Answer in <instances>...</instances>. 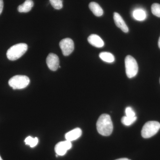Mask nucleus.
Listing matches in <instances>:
<instances>
[{"label": "nucleus", "instance_id": "4be33fe9", "mask_svg": "<svg viewBox=\"0 0 160 160\" xmlns=\"http://www.w3.org/2000/svg\"><path fill=\"white\" fill-rule=\"evenodd\" d=\"M115 160H130L129 159L127 158H122L118 159Z\"/></svg>", "mask_w": 160, "mask_h": 160}, {"label": "nucleus", "instance_id": "9d476101", "mask_svg": "<svg viewBox=\"0 0 160 160\" xmlns=\"http://www.w3.org/2000/svg\"><path fill=\"white\" fill-rule=\"evenodd\" d=\"M89 44L97 48H102L104 46V42L102 39L96 34H91L88 38Z\"/></svg>", "mask_w": 160, "mask_h": 160}, {"label": "nucleus", "instance_id": "f3484780", "mask_svg": "<svg viewBox=\"0 0 160 160\" xmlns=\"http://www.w3.org/2000/svg\"><path fill=\"white\" fill-rule=\"evenodd\" d=\"M137 118L134 117L133 118L128 117L124 116L122 118V122L123 125L126 126H129L133 124L136 122Z\"/></svg>", "mask_w": 160, "mask_h": 160}, {"label": "nucleus", "instance_id": "0eeeda50", "mask_svg": "<svg viewBox=\"0 0 160 160\" xmlns=\"http://www.w3.org/2000/svg\"><path fill=\"white\" fill-rule=\"evenodd\" d=\"M72 144L70 141L66 140L59 142L55 147V151L58 156H63L66 154L68 150L71 149Z\"/></svg>", "mask_w": 160, "mask_h": 160}, {"label": "nucleus", "instance_id": "39448f33", "mask_svg": "<svg viewBox=\"0 0 160 160\" xmlns=\"http://www.w3.org/2000/svg\"><path fill=\"white\" fill-rule=\"evenodd\" d=\"M125 67L126 75L129 78L134 77L138 71V66L136 60L130 55H128L125 58Z\"/></svg>", "mask_w": 160, "mask_h": 160}, {"label": "nucleus", "instance_id": "ddd939ff", "mask_svg": "<svg viewBox=\"0 0 160 160\" xmlns=\"http://www.w3.org/2000/svg\"><path fill=\"white\" fill-rule=\"evenodd\" d=\"M89 8L96 16L101 17L103 14L102 9L97 3L91 2L89 3Z\"/></svg>", "mask_w": 160, "mask_h": 160}, {"label": "nucleus", "instance_id": "f8f14e48", "mask_svg": "<svg viewBox=\"0 0 160 160\" xmlns=\"http://www.w3.org/2000/svg\"><path fill=\"white\" fill-rule=\"evenodd\" d=\"M33 2L32 0H26L22 5L18 7V10L20 12H28L33 7Z\"/></svg>", "mask_w": 160, "mask_h": 160}, {"label": "nucleus", "instance_id": "5701e85b", "mask_svg": "<svg viewBox=\"0 0 160 160\" xmlns=\"http://www.w3.org/2000/svg\"><path fill=\"white\" fill-rule=\"evenodd\" d=\"M158 45L159 48L160 49V37L159 38V39L158 43Z\"/></svg>", "mask_w": 160, "mask_h": 160}, {"label": "nucleus", "instance_id": "b1692460", "mask_svg": "<svg viewBox=\"0 0 160 160\" xmlns=\"http://www.w3.org/2000/svg\"><path fill=\"white\" fill-rule=\"evenodd\" d=\"M0 160H3L2 159V158H1V156H0Z\"/></svg>", "mask_w": 160, "mask_h": 160}, {"label": "nucleus", "instance_id": "6ab92c4d", "mask_svg": "<svg viewBox=\"0 0 160 160\" xmlns=\"http://www.w3.org/2000/svg\"><path fill=\"white\" fill-rule=\"evenodd\" d=\"M52 6L56 9H60L63 7L62 0H49Z\"/></svg>", "mask_w": 160, "mask_h": 160}, {"label": "nucleus", "instance_id": "7ed1b4c3", "mask_svg": "<svg viewBox=\"0 0 160 160\" xmlns=\"http://www.w3.org/2000/svg\"><path fill=\"white\" fill-rule=\"evenodd\" d=\"M160 129V123L156 121H149L143 126L142 129V137L149 138L155 135Z\"/></svg>", "mask_w": 160, "mask_h": 160}, {"label": "nucleus", "instance_id": "dca6fc26", "mask_svg": "<svg viewBox=\"0 0 160 160\" xmlns=\"http://www.w3.org/2000/svg\"><path fill=\"white\" fill-rule=\"evenodd\" d=\"M25 142L26 145H29L32 148H33L38 145V139L37 138H33L29 136L26 138Z\"/></svg>", "mask_w": 160, "mask_h": 160}, {"label": "nucleus", "instance_id": "2eb2a0df", "mask_svg": "<svg viewBox=\"0 0 160 160\" xmlns=\"http://www.w3.org/2000/svg\"><path fill=\"white\" fill-rule=\"evenodd\" d=\"M99 57L104 62L108 63H112L114 62V56L110 52H103L99 54Z\"/></svg>", "mask_w": 160, "mask_h": 160}, {"label": "nucleus", "instance_id": "1a4fd4ad", "mask_svg": "<svg viewBox=\"0 0 160 160\" xmlns=\"http://www.w3.org/2000/svg\"><path fill=\"white\" fill-rule=\"evenodd\" d=\"M113 20L116 26L122 29V31L126 33L129 32V28L125 23V21L118 12H115L113 13Z\"/></svg>", "mask_w": 160, "mask_h": 160}, {"label": "nucleus", "instance_id": "6e6552de", "mask_svg": "<svg viewBox=\"0 0 160 160\" xmlns=\"http://www.w3.org/2000/svg\"><path fill=\"white\" fill-rule=\"evenodd\" d=\"M46 63L50 70L56 71L59 66L60 61L58 57L54 53H49L46 58Z\"/></svg>", "mask_w": 160, "mask_h": 160}, {"label": "nucleus", "instance_id": "412c9836", "mask_svg": "<svg viewBox=\"0 0 160 160\" xmlns=\"http://www.w3.org/2000/svg\"><path fill=\"white\" fill-rule=\"evenodd\" d=\"M3 6H4V3L3 0H0V15L2 13L3 11Z\"/></svg>", "mask_w": 160, "mask_h": 160}, {"label": "nucleus", "instance_id": "393cba45", "mask_svg": "<svg viewBox=\"0 0 160 160\" xmlns=\"http://www.w3.org/2000/svg\"></svg>", "mask_w": 160, "mask_h": 160}, {"label": "nucleus", "instance_id": "4468645a", "mask_svg": "<svg viewBox=\"0 0 160 160\" xmlns=\"http://www.w3.org/2000/svg\"><path fill=\"white\" fill-rule=\"evenodd\" d=\"M133 17L135 19L139 21H143L146 19V11L142 9H137L133 12Z\"/></svg>", "mask_w": 160, "mask_h": 160}, {"label": "nucleus", "instance_id": "20e7f679", "mask_svg": "<svg viewBox=\"0 0 160 160\" xmlns=\"http://www.w3.org/2000/svg\"><path fill=\"white\" fill-rule=\"evenodd\" d=\"M30 80L24 75H16L9 81V86L13 89H21L26 88L29 85Z\"/></svg>", "mask_w": 160, "mask_h": 160}, {"label": "nucleus", "instance_id": "f257e3e1", "mask_svg": "<svg viewBox=\"0 0 160 160\" xmlns=\"http://www.w3.org/2000/svg\"><path fill=\"white\" fill-rule=\"evenodd\" d=\"M98 132L102 135L108 136L113 130V124L109 115L103 114L100 116L97 122Z\"/></svg>", "mask_w": 160, "mask_h": 160}, {"label": "nucleus", "instance_id": "aec40b11", "mask_svg": "<svg viewBox=\"0 0 160 160\" xmlns=\"http://www.w3.org/2000/svg\"><path fill=\"white\" fill-rule=\"evenodd\" d=\"M125 112H126V116L128 117L133 118L136 117L135 112L131 107H127L125 110Z\"/></svg>", "mask_w": 160, "mask_h": 160}, {"label": "nucleus", "instance_id": "9b49d317", "mask_svg": "<svg viewBox=\"0 0 160 160\" xmlns=\"http://www.w3.org/2000/svg\"><path fill=\"white\" fill-rule=\"evenodd\" d=\"M82 134V129L79 128H77L66 133L65 135V138L67 141L71 142L78 139L81 136Z\"/></svg>", "mask_w": 160, "mask_h": 160}, {"label": "nucleus", "instance_id": "423d86ee", "mask_svg": "<svg viewBox=\"0 0 160 160\" xmlns=\"http://www.w3.org/2000/svg\"><path fill=\"white\" fill-rule=\"evenodd\" d=\"M59 46L63 55L68 56L73 52L74 44L73 41L69 38L63 39L60 42Z\"/></svg>", "mask_w": 160, "mask_h": 160}, {"label": "nucleus", "instance_id": "f03ea898", "mask_svg": "<svg viewBox=\"0 0 160 160\" xmlns=\"http://www.w3.org/2000/svg\"><path fill=\"white\" fill-rule=\"evenodd\" d=\"M28 46L25 43H19L10 47L6 53L8 59L15 61L20 58L26 53Z\"/></svg>", "mask_w": 160, "mask_h": 160}, {"label": "nucleus", "instance_id": "a211bd4d", "mask_svg": "<svg viewBox=\"0 0 160 160\" xmlns=\"http://www.w3.org/2000/svg\"><path fill=\"white\" fill-rule=\"evenodd\" d=\"M151 11L152 14L160 18V4L158 3H154L151 6Z\"/></svg>", "mask_w": 160, "mask_h": 160}]
</instances>
